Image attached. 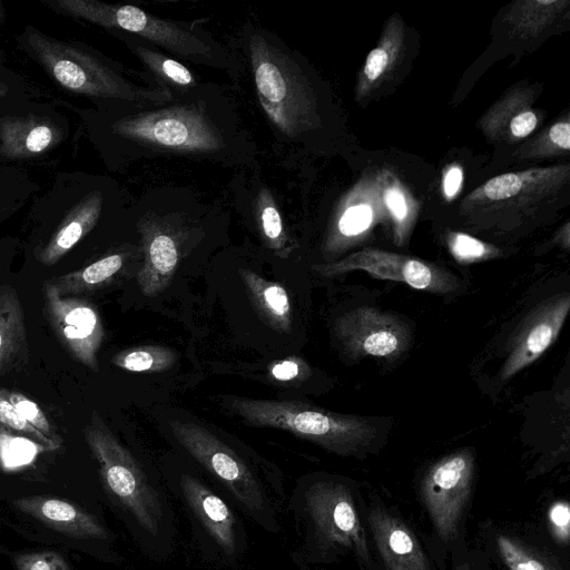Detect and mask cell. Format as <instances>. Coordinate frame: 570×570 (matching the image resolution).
I'll return each instance as SVG.
<instances>
[{"instance_id": "cell-40", "label": "cell", "mask_w": 570, "mask_h": 570, "mask_svg": "<svg viewBox=\"0 0 570 570\" xmlns=\"http://www.w3.org/2000/svg\"><path fill=\"white\" fill-rule=\"evenodd\" d=\"M463 181V171L461 167L452 165L446 168L442 179V190L448 200L456 196Z\"/></svg>"}, {"instance_id": "cell-26", "label": "cell", "mask_w": 570, "mask_h": 570, "mask_svg": "<svg viewBox=\"0 0 570 570\" xmlns=\"http://www.w3.org/2000/svg\"><path fill=\"white\" fill-rule=\"evenodd\" d=\"M255 205L258 226L266 245L277 256L288 257L293 246L272 193L267 188H261Z\"/></svg>"}, {"instance_id": "cell-29", "label": "cell", "mask_w": 570, "mask_h": 570, "mask_svg": "<svg viewBox=\"0 0 570 570\" xmlns=\"http://www.w3.org/2000/svg\"><path fill=\"white\" fill-rule=\"evenodd\" d=\"M372 220L373 209L370 205L358 203L345 207L328 234L326 248L328 250L337 249L344 239L353 238L364 233L372 224Z\"/></svg>"}, {"instance_id": "cell-5", "label": "cell", "mask_w": 570, "mask_h": 570, "mask_svg": "<svg viewBox=\"0 0 570 570\" xmlns=\"http://www.w3.org/2000/svg\"><path fill=\"white\" fill-rule=\"evenodd\" d=\"M83 438L98 462L105 489L145 531L156 535L163 519L161 501L138 462L97 412L83 428Z\"/></svg>"}, {"instance_id": "cell-25", "label": "cell", "mask_w": 570, "mask_h": 570, "mask_svg": "<svg viewBox=\"0 0 570 570\" xmlns=\"http://www.w3.org/2000/svg\"><path fill=\"white\" fill-rule=\"evenodd\" d=\"M131 50L144 66L156 77L159 87L170 91L186 92L196 87L194 73L181 62L151 48L148 43H130Z\"/></svg>"}, {"instance_id": "cell-27", "label": "cell", "mask_w": 570, "mask_h": 570, "mask_svg": "<svg viewBox=\"0 0 570 570\" xmlns=\"http://www.w3.org/2000/svg\"><path fill=\"white\" fill-rule=\"evenodd\" d=\"M567 1L534 0L514 4L509 13L510 23L519 35L533 36L543 30L561 13Z\"/></svg>"}, {"instance_id": "cell-12", "label": "cell", "mask_w": 570, "mask_h": 570, "mask_svg": "<svg viewBox=\"0 0 570 570\" xmlns=\"http://www.w3.org/2000/svg\"><path fill=\"white\" fill-rule=\"evenodd\" d=\"M305 511L320 543L367 557L357 513L344 487L334 482L313 484L305 494Z\"/></svg>"}, {"instance_id": "cell-36", "label": "cell", "mask_w": 570, "mask_h": 570, "mask_svg": "<svg viewBox=\"0 0 570 570\" xmlns=\"http://www.w3.org/2000/svg\"><path fill=\"white\" fill-rule=\"evenodd\" d=\"M14 564L17 570H70L66 559L56 551L19 553Z\"/></svg>"}, {"instance_id": "cell-31", "label": "cell", "mask_w": 570, "mask_h": 570, "mask_svg": "<svg viewBox=\"0 0 570 570\" xmlns=\"http://www.w3.org/2000/svg\"><path fill=\"white\" fill-rule=\"evenodd\" d=\"M0 394L8 400L20 415L35 429L52 440L61 448L62 439L57 433L46 413L40 406L27 395L19 391L0 387Z\"/></svg>"}, {"instance_id": "cell-37", "label": "cell", "mask_w": 570, "mask_h": 570, "mask_svg": "<svg viewBox=\"0 0 570 570\" xmlns=\"http://www.w3.org/2000/svg\"><path fill=\"white\" fill-rule=\"evenodd\" d=\"M538 116L531 109H520L509 121V132L515 139L529 136L538 126Z\"/></svg>"}, {"instance_id": "cell-43", "label": "cell", "mask_w": 570, "mask_h": 570, "mask_svg": "<svg viewBox=\"0 0 570 570\" xmlns=\"http://www.w3.org/2000/svg\"><path fill=\"white\" fill-rule=\"evenodd\" d=\"M0 215H1V210H0Z\"/></svg>"}, {"instance_id": "cell-15", "label": "cell", "mask_w": 570, "mask_h": 570, "mask_svg": "<svg viewBox=\"0 0 570 570\" xmlns=\"http://www.w3.org/2000/svg\"><path fill=\"white\" fill-rule=\"evenodd\" d=\"M144 262L137 274L141 293L153 297L163 292L173 278L180 258L179 240L174 230L157 218L139 223Z\"/></svg>"}, {"instance_id": "cell-19", "label": "cell", "mask_w": 570, "mask_h": 570, "mask_svg": "<svg viewBox=\"0 0 570 570\" xmlns=\"http://www.w3.org/2000/svg\"><path fill=\"white\" fill-rule=\"evenodd\" d=\"M102 196L99 191L87 195L69 213L46 245L37 253V259L45 266L57 264L97 224L101 213Z\"/></svg>"}, {"instance_id": "cell-30", "label": "cell", "mask_w": 570, "mask_h": 570, "mask_svg": "<svg viewBox=\"0 0 570 570\" xmlns=\"http://www.w3.org/2000/svg\"><path fill=\"white\" fill-rule=\"evenodd\" d=\"M46 450L33 441L14 434L0 425V463L6 469H17L30 463Z\"/></svg>"}, {"instance_id": "cell-4", "label": "cell", "mask_w": 570, "mask_h": 570, "mask_svg": "<svg viewBox=\"0 0 570 570\" xmlns=\"http://www.w3.org/2000/svg\"><path fill=\"white\" fill-rule=\"evenodd\" d=\"M28 43L46 70L70 91L138 105L157 106L173 99L170 91L138 86L78 47L38 31L28 35Z\"/></svg>"}, {"instance_id": "cell-38", "label": "cell", "mask_w": 570, "mask_h": 570, "mask_svg": "<svg viewBox=\"0 0 570 570\" xmlns=\"http://www.w3.org/2000/svg\"><path fill=\"white\" fill-rule=\"evenodd\" d=\"M548 144L556 149L568 153L570 150V124L568 120L558 121L547 131Z\"/></svg>"}, {"instance_id": "cell-24", "label": "cell", "mask_w": 570, "mask_h": 570, "mask_svg": "<svg viewBox=\"0 0 570 570\" xmlns=\"http://www.w3.org/2000/svg\"><path fill=\"white\" fill-rule=\"evenodd\" d=\"M125 263V253H112L82 268L52 277L48 282L65 296L94 292L112 282L124 269Z\"/></svg>"}, {"instance_id": "cell-6", "label": "cell", "mask_w": 570, "mask_h": 570, "mask_svg": "<svg viewBox=\"0 0 570 570\" xmlns=\"http://www.w3.org/2000/svg\"><path fill=\"white\" fill-rule=\"evenodd\" d=\"M119 136L142 146L176 154H210L226 148L218 126L196 104L150 109L114 125Z\"/></svg>"}, {"instance_id": "cell-2", "label": "cell", "mask_w": 570, "mask_h": 570, "mask_svg": "<svg viewBox=\"0 0 570 570\" xmlns=\"http://www.w3.org/2000/svg\"><path fill=\"white\" fill-rule=\"evenodd\" d=\"M228 406L248 425L284 430L341 455L357 452L376 436L366 419L301 401L230 397Z\"/></svg>"}, {"instance_id": "cell-34", "label": "cell", "mask_w": 570, "mask_h": 570, "mask_svg": "<svg viewBox=\"0 0 570 570\" xmlns=\"http://www.w3.org/2000/svg\"><path fill=\"white\" fill-rule=\"evenodd\" d=\"M384 203L395 223V237L399 244H402L407 234L411 218L407 198L400 187L392 185L384 191Z\"/></svg>"}, {"instance_id": "cell-35", "label": "cell", "mask_w": 570, "mask_h": 570, "mask_svg": "<svg viewBox=\"0 0 570 570\" xmlns=\"http://www.w3.org/2000/svg\"><path fill=\"white\" fill-rule=\"evenodd\" d=\"M500 554L510 570H547L546 567L511 539L500 535L497 540Z\"/></svg>"}, {"instance_id": "cell-16", "label": "cell", "mask_w": 570, "mask_h": 570, "mask_svg": "<svg viewBox=\"0 0 570 570\" xmlns=\"http://www.w3.org/2000/svg\"><path fill=\"white\" fill-rule=\"evenodd\" d=\"M12 505L46 527L70 538L106 539L108 535L94 514L58 497H22L14 499Z\"/></svg>"}, {"instance_id": "cell-18", "label": "cell", "mask_w": 570, "mask_h": 570, "mask_svg": "<svg viewBox=\"0 0 570 570\" xmlns=\"http://www.w3.org/2000/svg\"><path fill=\"white\" fill-rule=\"evenodd\" d=\"M29 363L26 318L18 292L0 286V376L22 371Z\"/></svg>"}, {"instance_id": "cell-10", "label": "cell", "mask_w": 570, "mask_h": 570, "mask_svg": "<svg viewBox=\"0 0 570 570\" xmlns=\"http://www.w3.org/2000/svg\"><path fill=\"white\" fill-rule=\"evenodd\" d=\"M568 181V165L505 173L479 186L462 205L465 209H482L483 213L520 208L552 196Z\"/></svg>"}, {"instance_id": "cell-28", "label": "cell", "mask_w": 570, "mask_h": 570, "mask_svg": "<svg viewBox=\"0 0 570 570\" xmlns=\"http://www.w3.org/2000/svg\"><path fill=\"white\" fill-rule=\"evenodd\" d=\"M177 361L175 351L160 345L130 347L116 353L110 362L125 371L146 373L170 368Z\"/></svg>"}, {"instance_id": "cell-3", "label": "cell", "mask_w": 570, "mask_h": 570, "mask_svg": "<svg viewBox=\"0 0 570 570\" xmlns=\"http://www.w3.org/2000/svg\"><path fill=\"white\" fill-rule=\"evenodd\" d=\"M48 4L57 11L98 26L129 32L181 59L213 67L224 65L218 45L193 22L163 19L131 4H109L95 0H59Z\"/></svg>"}, {"instance_id": "cell-7", "label": "cell", "mask_w": 570, "mask_h": 570, "mask_svg": "<svg viewBox=\"0 0 570 570\" xmlns=\"http://www.w3.org/2000/svg\"><path fill=\"white\" fill-rule=\"evenodd\" d=\"M178 443L210 474L223 483L232 495L258 522H268V501L263 487L248 464L226 443L206 428L188 421L169 423Z\"/></svg>"}, {"instance_id": "cell-9", "label": "cell", "mask_w": 570, "mask_h": 570, "mask_svg": "<svg viewBox=\"0 0 570 570\" xmlns=\"http://www.w3.org/2000/svg\"><path fill=\"white\" fill-rule=\"evenodd\" d=\"M312 268L326 277L362 269L375 278L405 283L415 289L435 294L453 292L460 285V279L446 269L377 248H364L341 261L314 265Z\"/></svg>"}, {"instance_id": "cell-17", "label": "cell", "mask_w": 570, "mask_h": 570, "mask_svg": "<svg viewBox=\"0 0 570 570\" xmlns=\"http://www.w3.org/2000/svg\"><path fill=\"white\" fill-rule=\"evenodd\" d=\"M181 491L191 511L226 554L237 550L236 520L226 502L197 479L184 474Z\"/></svg>"}, {"instance_id": "cell-13", "label": "cell", "mask_w": 570, "mask_h": 570, "mask_svg": "<svg viewBox=\"0 0 570 570\" xmlns=\"http://www.w3.org/2000/svg\"><path fill=\"white\" fill-rule=\"evenodd\" d=\"M335 334L350 354L393 358L410 343V330L396 315L374 307H358L341 315Z\"/></svg>"}, {"instance_id": "cell-8", "label": "cell", "mask_w": 570, "mask_h": 570, "mask_svg": "<svg viewBox=\"0 0 570 570\" xmlns=\"http://www.w3.org/2000/svg\"><path fill=\"white\" fill-rule=\"evenodd\" d=\"M43 315L68 354L87 368L99 371L98 353L104 341L100 314L90 302L61 295L48 281L42 286Z\"/></svg>"}, {"instance_id": "cell-42", "label": "cell", "mask_w": 570, "mask_h": 570, "mask_svg": "<svg viewBox=\"0 0 570 570\" xmlns=\"http://www.w3.org/2000/svg\"><path fill=\"white\" fill-rule=\"evenodd\" d=\"M6 92V87L0 85V97H2Z\"/></svg>"}, {"instance_id": "cell-1", "label": "cell", "mask_w": 570, "mask_h": 570, "mask_svg": "<svg viewBox=\"0 0 570 570\" xmlns=\"http://www.w3.org/2000/svg\"><path fill=\"white\" fill-rule=\"evenodd\" d=\"M247 45L257 100L273 127L292 140L314 130L316 95L294 53L262 29L249 32Z\"/></svg>"}, {"instance_id": "cell-20", "label": "cell", "mask_w": 570, "mask_h": 570, "mask_svg": "<svg viewBox=\"0 0 570 570\" xmlns=\"http://www.w3.org/2000/svg\"><path fill=\"white\" fill-rule=\"evenodd\" d=\"M371 527L383 559L395 570H430L424 554L411 532L390 515L375 512Z\"/></svg>"}, {"instance_id": "cell-41", "label": "cell", "mask_w": 570, "mask_h": 570, "mask_svg": "<svg viewBox=\"0 0 570 570\" xmlns=\"http://www.w3.org/2000/svg\"><path fill=\"white\" fill-rule=\"evenodd\" d=\"M550 520L557 531L568 539L570 523L569 505L563 502L554 504L550 510Z\"/></svg>"}, {"instance_id": "cell-39", "label": "cell", "mask_w": 570, "mask_h": 570, "mask_svg": "<svg viewBox=\"0 0 570 570\" xmlns=\"http://www.w3.org/2000/svg\"><path fill=\"white\" fill-rule=\"evenodd\" d=\"M302 372L301 362L295 358H286L274 363L271 368V375L278 381H292L299 376Z\"/></svg>"}, {"instance_id": "cell-33", "label": "cell", "mask_w": 570, "mask_h": 570, "mask_svg": "<svg viewBox=\"0 0 570 570\" xmlns=\"http://www.w3.org/2000/svg\"><path fill=\"white\" fill-rule=\"evenodd\" d=\"M446 244L452 256L460 263L484 261L499 254V250L492 245L459 232L450 233Z\"/></svg>"}, {"instance_id": "cell-21", "label": "cell", "mask_w": 570, "mask_h": 570, "mask_svg": "<svg viewBox=\"0 0 570 570\" xmlns=\"http://www.w3.org/2000/svg\"><path fill=\"white\" fill-rule=\"evenodd\" d=\"M404 42L402 19L391 17L382 32L377 46L367 55L358 75L355 98L361 100L381 82L397 61Z\"/></svg>"}, {"instance_id": "cell-14", "label": "cell", "mask_w": 570, "mask_h": 570, "mask_svg": "<svg viewBox=\"0 0 570 570\" xmlns=\"http://www.w3.org/2000/svg\"><path fill=\"white\" fill-rule=\"evenodd\" d=\"M570 308L569 293L559 294L538 306L511 342L501 368V379L511 376L533 363L554 342Z\"/></svg>"}, {"instance_id": "cell-32", "label": "cell", "mask_w": 570, "mask_h": 570, "mask_svg": "<svg viewBox=\"0 0 570 570\" xmlns=\"http://www.w3.org/2000/svg\"><path fill=\"white\" fill-rule=\"evenodd\" d=\"M0 425L42 446L46 452L60 449L52 440L30 425L16 407L0 394Z\"/></svg>"}, {"instance_id": "cell-23", "label": "cell", "mask_w": 570, "mask_h": 570, "mask_svg": "<svg viewBox=\"0 0 570 570\" xmlns=\"http://www.w3.org/2000/svg\"><path fill=\"white\" fill-rule=\"evenodd\" d=\"M238 273L261 315L276 331L288 333L292 328V306L286 289L250 269L239 268Z\"/></svg>"}, {"instance_id": "cell-11", "label": "cell", "mask_w": 570, "mask_h": 570, "mask_svg": "<svg viewBox=\"0 0 570 570\" xmlns=\"http://www.w3.org/2000/svg\"><path fill=\"white\" fill-rule=\"evenodd\" d=\"M474 459L469 450L452 453L428 471L422 493L429 513L443 539L452 538L471 489Z\"/></svg>"}, {"instance_id": "cell-22", "label": "cell", "mask_w": 570, "mask_h": 570, "mask_svg": "<svg viewBox=\"0 0 570 570\" xmlns=\"http://www.w3.org/2000/svg\"><path fill=\"white\" fill-rule=\"evenodd\" d=\"M57 132L36 117L10 118L0 125V151L9 158H24L49 149Z\"/></svg>"}]
</instances>
